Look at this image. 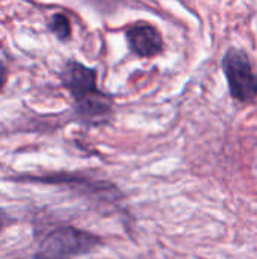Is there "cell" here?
<instances>
[{
  "label": "cell",
  "mask_w": 257,
  "mask_h": 259,
  "mask_svg": "<svg viewBox=\"0 0 257 259\" xmlns=\"http://www.w3.org/2000/svg\"><path fill=\"white\" fill-rule=\"evenodd\" d=\"M8 79V73H6V67L3 65V62L0 61V88H3V85L6 83Z\"/></svg>",
  "instance_id": "8"
},
{
  "label": "cell",
  "mask_w": 257,
  "mask_h": 259,
  "mask_svg": "<svg viewBox=\"0 0 257 259\" xmlns=\"http://www.w3.org/2000/svg\"><path fill=\"white\" fill-rule=\"evenodd\" d=\"M126 41L129 49L139 58H153L162 52V36L155 26L138 23L127 29Z\"/></svg>",
  "instance_id": "5"
},
{
  "label": "cell",
  "mask_w": 257,
  "mask_h": 259,
  "mask_svg": "<svg viewBox=\"0 0 257 259\" xmlns=\"http://www.w3.org/2000/svg\"><path fill=\"white\" fill-rule=\"evenodd\" d=\"M224 76L227 79L230 96L242 103H253L257 100V74L253 70L248 55L236 47H230L221 62Z\"/></svg>",
  "instance_id": "4"
},
{
  "label": "cell",
  "mask_w": 257,
  "mask_h": 259,
  "mask_svg": "<svg viewBox=\"0 0 257 259\" xmlns=\"http://www.w3.org/2000/svg\"><path fill=\"white\" fill-rule=\"evenodd\" d=\"M14 223H17V219L12 217L6 209L0 208V235H2L9 226H12Z\"/></svg>",
  "instance_id": "7"
},
{
  "label": "cell",
  "mask_w": 257,
  "mask_h": 259,
  "mask_svg": "<svg viewBox=\"0 0 257 259\" xmlns=\"http://www.w3.org/2000/svg\"><path fill=\"white\" fill-rule=\"evenodd\" d=\"M50 30L59 41L62 42L68 41L71 38V24L68 17L61 12L55 14L50 20Z\"/></svg>",
  "instance_id": "6"
},
{
  "label": "cell",
  "mask_w": 257,
  "mask_h": 259,
  "mask_svg": "<svg viewBox=\"0 0 257 259\" xmlns=\"http://www.w3.org/2000/svg\"><path fill=\"white\" fill-rule=\"evenodd\" d=\"M103 244L100 235L89 231L59 225L38 238L32 259H76L94 252Z\"/></svg>",
  "instance_id": "2"
},
{
  "label": "cell",
  "mask_w": 257,
  "mask_h": 259,
  "mask_svg": "<svg viewBox=\"0 0 257 259\" xmlns=\"http://www.w3.org/2000/svg\"><path fill=\"white\" fill-rule=\"evenodd\" d=\"M61 82L73 97L76 118L88 127L109 124L114 117V99L97 87V70L77 61H68L61 70Z\"/></svg>",
  "instance_id": "1"
},
{
  "label": "cell",
  "mask_w": 257,
  "mask_h": 259,
  "mask_svg": "<svg viewBox=\"0 0 257 259\" xmlns=\"http://www.w3.org/2000/svg\"><path fill=\"white\" fill-rule=\"evenodd\" d=\"M12 179L18 182H35V184L67 187L76 194L83 196L97 203L115 205L117 202L124 199V194L115 184L101 179H94L80 173H50V175H39V176L18 175Z\"/></svg>",
  "instance_id": "3"
}]
</instances>
